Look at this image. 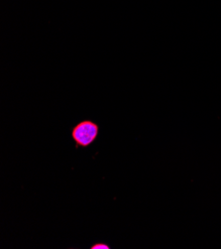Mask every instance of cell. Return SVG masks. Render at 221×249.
Listing matches in <instances>:
<instances>
[{
  "instance_id": "1",
  "label": "cell",
  "mask_w": 221,
  "mask_h": 249,
  "mask_svg": "<svg viewBox=\"0 0 221 249\" xmlns=\"http://www.w3.org/2000/svg\"><path fill=\"white\" fill-rule=\"evenodd\" d=\"M98 135V125L91 120H83L73 127L71 137L78 146L87 147L92 144Z\"/></svg>"
},
{
  "instance_id": "2",
  "label": "cell",
  "mask_w": 221,
  "mask_h": 249,
  "mask_svg": "<svg viewBox=\"0 0 221 249\" xmlns=\"http://www.w3.org/2000/svg\"><path fill=\"white\" fill-rule=\"evenodd\" d=\"M110 247L107 244H103V243H97L91 246V249H109Z\"/></svg>"
}]
</instances>
